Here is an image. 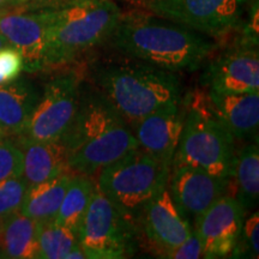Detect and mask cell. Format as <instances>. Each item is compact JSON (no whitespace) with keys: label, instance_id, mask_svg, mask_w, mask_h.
<instances>
[{"label":"cell","instance_id":"f546056e","mask_svg":"<svg viewBox=\"0 0 259 259\" xmlns=\"http://www.w3.org/2000/svg\"><path fill=\"white\" fill-rule=\"evenodd\" d=\"M15 0H0V11L5 9L15 8Z\"/></svg>","mask_w":259,"mask_h":259},{"label":"cell","instance_id":"d6a6232c","mask_svg":"<svg viewBox=\"0 0 259 259\" xmlns=\"http://www.w3.org/2000/svg\"><path fill=\"white\" fill-rule=\"evenodd\" d=\"M2 84H5V82H4V79H3L2 77H0V85H2Z\"/></svg>","mask_w":259,"mask_h":259},{"label":"cell","instance_id":"7402d4cb","mask_svg":"<svg viewBox=\"0 0 259 259\" xmlns=\"http://www.w3.org/2000/svg\"><path fill=\"white\" fill-rule=\"evenodd\" d=\"M236 197L245 211L257 205L259 197V151L258 142L246 145L235 156L234 173Z\"/></svg>","mask_w":259,"mask_h":259},{"label":"cell","instance_id":"3957f363","mask_svg":"<svg viewBox=\"0 0 259 259\" xmlns=\"http://www.w3.org/2000/svg\"><path fill=\"white\" fill-rule=\"evenodd\" d=\"M93 85L128 125L181 101L180 77L144 61H111L93 70Z\"/></svg>","mask_w":259,"mask_h":259},{"label":"cell","instance_id":"9c48e42d","mask_svg":"<svg viewBox=\"0 0 259 259\" xmlns=\"http://www.w3.org/2000/svg\"><path fill=\"white\" fill-rule=\"evenodd\" d=\"M80 84L78 76L73 72L59 74L51 79L21 136L34 141L61 142L76 115Z\"/></svg>","mask_w":259,"mask_h":259},{"label":"cell","instance_id":"8992f818","mask_svg":"<svg viewBox=\"0 0 259 259\" xmlns=\"http://www.w3.org/2000/svg\"><path fill=\"white\" fill-rule=\"evenodd\" d=\"M234 141L206 103L200 105L196 100L186 112L173 163L186 164L232 180L236 156Z\"/></svg>","mask_w":259,"mask_h":259},{"label":"cell","instance_id":"277c9868","mask_svg":"<svg viewBox=\"0 0 259 259\" xmlns=\"http://www.w3.org/2000/svg\"><path fill=\"white\" fill-rule=\"evenodd\" d=\"M44 69L72 63L109 40L122 12L113 0H67L48 8Z\"/></svg>","mask_w":259,"mask_h":259},{"label":"cell","instance_id":"83f0119b","mask_svg":"<svg viewBox=\"0 0 259 259\" xmlns=\"http://www.w3.org/2000/svg\"><path fill=\"white\" fill-rule=\"evenodd\" d=\"M161 258H169V259H197L202 258V244L197 234L196 229L193 228L192 233L189 238L186 239L183 244H180L177 247L171 248L164 252L161 255Z\"/></svg>","mask_w":259,"mask_h":259},{"label":"cell","instance_id":"836d02e7","mask_svg":"<svg viewBox=\"0 0 259 259\" xmlns=\"http://www.w3.org/2000/svg\"><path fill=\"white\" fill-rule=\"evenodd\" d=\"M245 2H246V3H248V2H251V0H245Z\"/></svg>","mask_w":259,"mask_h":259},{"label":"cell","instance_id":"5bb4252c","mask_svg":"<svg viewBox=\"0 0 259 259\" xmlns=\"http://www.w3.org/2000/svg\"><path fill=\"white\" fill-rule=\"evenodd\" d=\"M204 84L211 92L259 94L257 46L242 44L215 58L204 73Z\"/></svg>","mask_w":259,"mask_h":259},{"label":"cell","instance_id":"ffe728a7","mask_svg":"<svg viewBox=\"0 0 259 259\" xmlns=\"http://www.w3.org/2000/svg\"><path fill=\"white\" fill-rule=\"evenodd\" d=\"M72 174L65 171L52 179L29 186L19 211L38 222L56 219Z\"/></svg>","mask_w":259,"mask_h":259},{"label":"cell","instance_id":"6da1fadb","mask_svg":"<svg viewBox=\"0 0 259 259\" xmlns=\"http://www.w3.org/2000/svg\"><path fill=\"white\" fill-rule=\"evenodd\" d=\"M61 143L69 171L89 177L139 148L128 122L95 87L82 84L76 115Z\"/></svg>","mask_w":259,"mask_h":259},{"label":"cell","instance_id":"e0dca14e","mask_svg":"<svg viewBox=\"0 0 259 259\" xmlns=\"http://www.w3.org/2000/svg\"><path fill=\"white\" fill-rule=\"evenodd\" d=\"M23 154L22 178L28 187L69 171L66 154L61 142H41L18 136Z\"/></svg>","mask_w":259,"mask_h":259},{"label":"cell","instance_id":"484cf974","mask_svg":"<svg viewBox=\"0 0 259 259\" xmlns=\"http://www.w3.org/2000/svg\"><path fill=\"white\" fill-rule=\"evenodd\" d=\"M23 70V57L17 50L11 46H6L0 50V77L5 83L17 79Z\"/></svg>","mask_w":259,"mask_h":259},{"label":"cell","instance_id":"d4e9b609","mask_svg":"<svg viewBox=\"0 0 259 259\" xmlns=\"http://www.w3.org/2000/svg\"><path fill=\"white\" fill-rule=\"evenodd\" d=\"M5 137L0 141V181L22 177L23 154L18 143Z\"/></svg>","mask_w":259,"mask_h":259},{"label":"cell","instance_id":"4dcf8cb0","mask_svg":"<svg viewBox=\"0 0 259 259\" xmlns=\"http://www.w3.org/2000/svg\"><path fill=\"white\" fill-rule=\"evenodd\" d=\"M6 46H9V44H8V42H6L5 38L3 37L2 35H0V50H2V48L6 47Z\"/></svg>","mask_w":259,"mask_h":259},{"label":"cell","instance_id":"cb8c5ba5","mask_svg":"<svg viewBox=\"0 0 259 259\" xmlns=\"http://www.w3.org/2000/svg\"><path fill=\"white\" fill-rule=\"evenodd\" d=\"M28 185L22 177L0 181V221L21 210Z\"/></svg>","mask_w":259,"mask_h":259},{"label":"cell","instance_id":"d6986e66","mask_svg":"<svg viewBox=\"0 0 259 259\" xmlns=\"http://www.w3.org/2000/svg\"><path fill=\"white\" fill-rule=\"evenodd\" d=\"M38 227L21 211L0 221V254L11 259H34L38 255Z\"/></svg>","mask_w":259,"mask_h":259},{"label":"cell","instance_id":"1f68e13d","mask_svg":"<svg viewBox=\"0 0 259 259\" xmlns=\"http://www.w3.org/2000/svg\"><path fill=\"white\" fill-rule=\"evenodd\" d=\"M5 137H9V136L6 135L4 131H2V130H0V141H2V139H4Z\"/></svg>","mask_w":259,"mask_h":259},{"label":"cell","instance_id":"4fadbf2b","mask_svg":"<svg viewBox=\"0 0 259 259\" xmlns=\"http://www.w3.org/2000/svg\"><path fill=\"white\" fill-rule=\"evenodd\" d=\"M231 180L193 168L173 163L170 168L168 190L180 211L190 221H196L216 200L225 196Z\"/></svg>","mask_w":259,"mask_h":259},{"label":"cell","instance_id":"e575fe53","mask_svg":"<svg viewBox=\"0 0 259 259\" xmlns=\"http://www.w3.org/2000/svg\"><path fill=\"white\" fill-rule=\"evenodd\" d=\"M136 2H142V0H136Z\"/></svg>","mask_w":259,"mask_h":259},{"label":"cell","instance_id":"8fae6325","mask_svg":"<svg viewBox=\"0 0 259 259\" xmlns=\"http://www.w3.org/2000/svg\"><path fill=\"white\" fill-rule=\"evenodd\" d=\"M47 23V9L11 8L0 11V35L22 54L24 69L29 72L44 69Z\"/></svg>","mask_w":259,"mask_h":259},{"label":"cell","instance_id":"5b68a950","mask_svg":"<svg viewBox=\"0 0 259 259\" xmlns=\"http://www.w3.org/2000/svg\"><path fill=\"white\" fill-rule=\"evenodd\" d=\"M170 168L137 148L97 171L95 184L137 227L144 206L168 185Z\"/></svg>","mask_w":259,"mask_h":259},{"label":"cell","instance_id":"4316f807","mask_svg":"<svg viewBox=\"0 0 259 259\" xmlns=\"http://www.w3.org/2000/svg\"><path fill=\"white\" fill-rule=\"evenodd\" d=\"M258 231H259V216L258 211H254L250 218L244 220L240 236H239L238 246H245V248L251 253V257H258L259 253V241H258ZM235 247V248H236Z\"/></svg>","mask_w":259,"mask_h":259},{"label":"cell","instance_id":"7c38bea8","mask_svg":"<svg viewBox=\"0 0 259 259\" xmlns=\"http://www.w3.org/2000/svg\"><path fill=\"white\" fill-rule=\"evenodd\" d=\"M148 244L158 257L183 244L193 231L189 219L171 198L168 185L144 206L137 221Z\"/></svg>","mask_w":259,"mask_h":259},{"label":"cell","instance_id":"ac0fdd59","mask_svg":"<svg viewBox=\"0 0 259 259\" xmlns=\"http://www.w3.org/2000/svg\"><path fill=\"white\" fill-rule=\"evenodd\" d=\"M40 99L37 90L25 79L0 85V130L9 137L23 134L29 116Z\"/></svg>","mask_w":259,"mask_h":259},{"label":"cell","instance_id":"f1b7e54d","mask_svg":"<svg viewBox=\"0 0 259 259\" xmlns=\"http://www.w3.org/2000/svg\"><path fill=\"white\" fill-rule=\"evenodd\" d=\"M67 0H15V8H23L30 10H38V9H48L56 8Z\"/></svg>","mask_w":259,"mask_h":259},{"label":"cell","instance_id":"7a4b0ae2","mask_svg":"<svg viewBox=\"0 0 259 259\" xmlns=\"http://www.w3.org/2000/svg\"><path fill=\"white\" fill-rule=\"evenodd\" d=\"M119 52L160 69L198 70L215 50L203 34L155 15H122L109 37Z\"/></svg>","mask_w":259,"mask_h":259},{"label":"cell","instance_id":"2e32d148","mask_svg":"<svg viewBox=\"0 0 259 259\" xmlns=\"http://www.w3.org/2000/svg\"><path fill=\"white\" fill-rule=\"evenodd\" d=\"M206 99L209 111L222 122L233 138L257 135L259 94H229L209 90Z\"/></svg>","mask_w":259,"mask_h":259},{"label":"cell","instance_id":"ba28073f","mask_svg":"<svg viewBox=\"0 0 259 259\" xmlns=\"http://www.w3.org/2000/svg\"><path fill=\"white\" fill-rule=\"evenodd\" d=\"M145 10L210 36H220L240 25L245 0H142Z\"/></svg>","mask_w":259,"mask_h":259},{"label":"cell","instance_id":"30bf717a","mask_svg":"<svg viewBox=\"0 0 259 259\" xmlns=\"http://www.w3.org/2000/svg\"><path fill=\"white\" fill-rule=\"evenodd\" d=\"M245 212L235 196L226 193L194 221L193 228L202 244L203 258H226L233 254Z\"/></svg>","mask_w":259,"mask_h":259},{"label":"cell","instance_id":"44dd1931","mask_svg":"<svg viewBox=\"0 0 259 259\" xmlns=\"http://www.w3.org/2000/svg\"><path fill=\"white\" fill-rule=\"evenodd\" d=\"M94 190L95 183L89 176L73 173L54 221L58 225L70 228L78 236L83 220L92 202Z\"/></svg>","mask_w":259,"mask_h":259},{"label":"cell","instance_id":"52a82bcc","mask_svg":"<svg viewBox=\"0 0 259 259\" xmlns=\"http://www.w3.org/2000/svg\"><path fill=\"white\" fill-rule=\"evenodd\" d=\"M137 227L96 187L78 233L87 258L122 259L136 252Z\"/></svg>","mask_w":259,"mask_h":259},{"label":"cell","instance_id":"9a60e30c","mask_svg":"<svg viewBox=\"0 0 259 259\" xmlns=\"http://www.w3.org/2000/svg\"><path fill=\"white\" fill-rule=\"evenodd\" d=\"M186 112L187 106L181 100L161 107L130 125L139 148L171 167Z\"/></svg>","mask_w":259,"mask_h":259},{"label":"cell","instance_id":"603a6c76","mask_svg":"<svg viewBox=\"0 0 259 259\" xmlns=\"http://www.w3.org/2000/svg\"><path fill=\"white\" fill-rule=\"evenodd\" d=\"M78 245V236L67 227L58 225L54 220L40 222L37 258L65 259Z\"/></svg>","mask_w":259,"mask_h":259}]
</instances>
